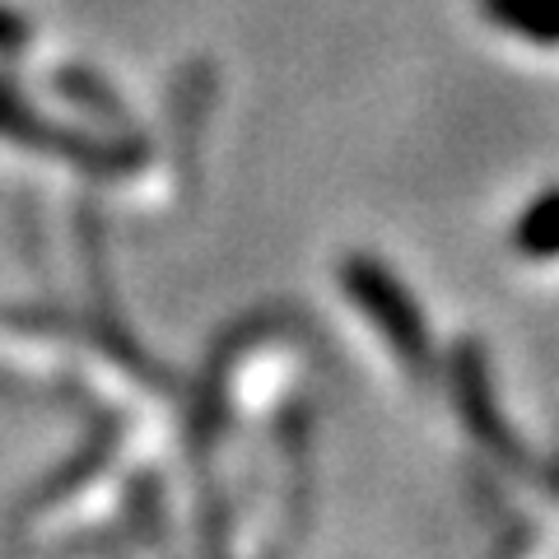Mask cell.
<instances>
[{
  "instance_id": "cell-1",
  "label": "cell",
  "mask_w": 559,
  "mask_h": 559,
  "mask_svg": "<svg viewBox=\"0 0 559 559\" xmlns=\"http://www.w3.org/2000/svg\"><path fill=\"white\" fill-rule=\"evenodd\" d=\"M341 285L364 318L382 331V341H388L411 369H425L429 364V331H425V318H419L415 299L401 289V280L373 257H349L341 266Z\"/></svg>"
},
{
  "instance_id": "cell-2",
  "label": "cell",
  "mask_w": 559,
  "mask_h": 559,
  "mask_svg": "<svg viewBox=\"0 0 559 559\" xmlns=\"http://www.w3.org/2000/svg\"><path fill=\"white\" fill-rule=\"evenodd\" d=\"M0 135L14 140V145H33L43 154H61V159L90 168V173H127L140 164V145H117V140L108 145V140H98V135L51 127V121H43L20 94L5 90V84H0Z\"/></svg>"
},
{
  "instance_id": "cell-3",
  "label": "cell",
  "mask_w": 559,
  "mask_h": 559,
  "mask_svg": "<svg viewBox=\"0 0 559 559\" xmlns=\"http://www.w3.org/2000/svg\"><path fill=\"white\" fill-rule=\"evenodd\" d=\"M452 388H457V406H462V415H466V425L480 433L485 448L499 452V457H509V462H522L513 433L503 429V419L495 415V392H489L485 359H480L476 345H462L457 355H452Z\"/></svg>"
},
{
  "instance_id": "cell-4",
  "label": "cell",
  "mask_w": 559,
  "mask_h": 559,
  "mask_svg": "<svg viewBox=\"0 0 559 559\" xmlns=\"http://www.w3.org/2000/svg\"><path fill=\"white\" fill-rule=\"evenodd\" d=\"M499 28L532 43H559V0H480Z\"/></svg>"
},
{
  "instance_id": "cell-5",
  "label": "cell",
  "mask_w": 559,
  "mask_h": 559,
  "mask_svg": "<svg viewBox=\"0 0 559 559\" xmlns=\"http://www.w3.org/2000/svg\"><path fill=\"white\" fill-rule=\"evenodd\" d=\"M513 248L532 261H550L559 257V187L536 197L527 210H522L518 229H513Z\"/></svg>"
},
{
  "instance_id": "cell-6",
  "label": "cell",
  "mask_w": 559,
  "mask_h": 559,
  "mask_svg": "<svg viewBox=\"0 0 559 559\" xmlns=\"http://www.w3.org/2000/svg\"><path fill=\"white\" fill-rule=\"evenodd\" d=\"M61 94L80 98V103H90L98 117H121V112H117V98L103 90V84L90 75V70H66V75H61Z\"/></svg>"
},
{
  "instance_id": "cell-7",
  "label": "cell",
  "mask_w": 559,
  "mask_h": 559,
  "mask_svg": "<svg viewBox=\"0 0 559 559\" xmlns=\"http://www.w3.org/2000/svg\"><path fill=\"white\" fill-rule=\"evenodd\" d=\"M24 43H28L24 14H14L10 5H0V51H20Z\"/></svg>"
}]
</instances>
